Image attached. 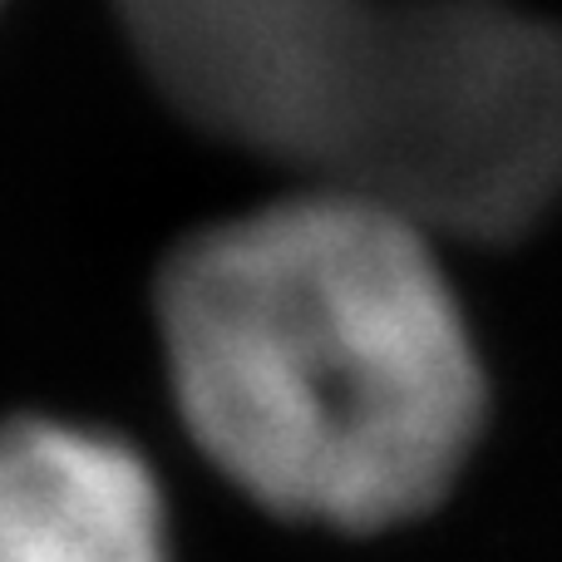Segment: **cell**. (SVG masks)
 Returning a JSON list of instances; mask_svg holds the SVG:
<instances>
[{"mask_svg": "<svg viewBox=\"0 0 562 562\" xmlns=\"http://www.w3.org/2000/svg\"><path fill=\"white\" fill-rule=\"evenodd\" d=\"M188 435L243 494L321 528L435 508L484 429V370L435 237L340 188L193 233L158 277Z\"/></svg>", "mask_w": 562, "mask_h": 562, "instance_id": "cell-1", "label": "cell"}, {"mask_svg": "<svg viewBox=\"0 0 562 562\" xmlns=\"http://www.w3.org/2000/svg\"><path fill=\"white\" fill-rule=\"evenodd\" d=\"M0 562H173L154 469L99 429L5 419Z\"/></svg>", "mask_w": 562, "mask_h": 562, "instance_id": "cell-2", "label": "cell"}]
</instances>
